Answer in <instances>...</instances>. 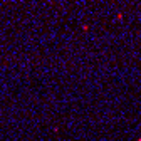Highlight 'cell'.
I'll list each match as a JSON object with an SVG mask.
<instances>
[{
    "instance_id": "6da1fadb",
    "label": "cell",
    "mask_w": 141,
    "mask_h": 141,
    "mask_svg": "<svg viewBox=\"0 0 141 141\" xmlns=\"http://www.w3.org/2000/svg\"><path fill=\"white\" fill-rule=\"evenodd\" d=\"M136 141H141V138H138V139H136Z\"/></svg>"
}]
</instances>
